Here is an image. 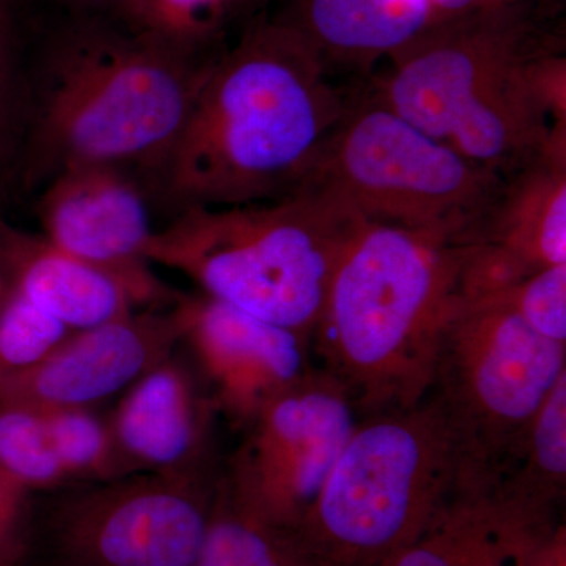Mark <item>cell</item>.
<instances>
[{"instance_id": "1", "label": "cell", "mask_w": 566, "mask_h": 566, "mask_svg": "<svg viewBox=\"0 0 566 566\" xmlns=\"http://www.w3.org/2000/svg\"><path fill=\"white\" fill-rule=\"evenodd\" d=\"M360 84H338L289 22H255L205 71L163 167L167 188L182 208L303 191Z\"/></svg>"}, {"instance_id": "2", "label": "cell", "mask_w": 566, "mask_h": 566, "mask_svg": "<svg viewBox=\"0 0 566 566\" xmlns=\"http://www.w3.org/2000/svg\"><path fill=\"white\" fill-rule=\"evenodd\" d=\"M566 61L528 0L430 29L365 81L428 136L501 178L566 147Z\"/></svg>"}, {"instance_id": "3", "label": "cell", "mask_w": 566, "mask_h": 566, "mask_svg": "<svg viewBox=\"0 0 566 566\" xmlns=\"http://www.w3.org/2000/svg\"><path fill=\"white\" fill-rule=\"evenodd\" d=\"M463 245L386 223L360 230L335 271L311 342L360 417L430 394L439 342L461 300Z\"/></svg>"}, {"instance_id": "4", "label": "cell", "mask_w": 566, "mask_h": 566, "mask_svg": "<svg viewBox=\"0 0 566 566\" xmlns=\"http://www.w3.org/2000/svg\"><path fill=\"white\" fill-rule=\"evenodd\" d=\"M212 57L92 18L62 29L40 95L41 163L51 177L76 164L163 169Z\"/></svg>"}, {"instance_id": "5", "label": "cell", "mask_w": 566, "mask_h": 566, "mask_svg": "<svg viewBox=\"0 0 566 566\" xmlns=\"http://www.w3.org/2000/svg\"><path fill=\"white\" fill-rule=\"evenodd\" d=\"M367 223L335 193L307 186L266 202L182 208L153 233L147 260L311 342L335 271Z\"/></svg>"}, {"instance_id": "6", "label": "cell", "mask_w": 566, "mask_h": 566, "mask_svg": "<svg viewBox=\"0 0 566 566\" xmlns=\"http://www.w3.org/2000/svg\"><path fill=\"white\" fill-rule=\"evenodd\" d=\"M455 485L452 441L430 397L360 417L294 534L316 566H381L430 527Z\"/></svg>"}, {"instance_id": "7", "label": "cell", "mask_w": 566, "mask_h": 566, "mask_svg": "<svg viewBox=\"0 0 566 566\" xmlns=\"http://www.w3.org/2000/svg\"><path fill=\"white\" fill-rule=\"evenodd\" d=\"M502 185L504 178L428 136L363 82L307 186L335 193L367 222L464 245L479 233Z\"/></svg>"}, {"instance_id": "8", "label": "cell", "mask_w": 566, "mask_h": 566, "mask_svg": "<svg viewBox=\"0 0 566 566\" xmlns=\"http://www.w3.org/2000/svg\"><path fill=\"white\" fill-rule=\"evenodd\" d=\"M565 375L566 344L536 334L501 301L460 304L428 394L452 441L455 490L488 486Z\"/></svg>"}, {"instance_id": "9", "label": "cell", "mask_w": 566, "mask_h": 566, "mask_svg": "<svg viewBox=\"0 0 566 566\" xmlns=\"http://www.w3.org/2000/svg\"><path fill=\"white\" fill-rule=\"evenodd\" d=\"M218 480L133 474L63 499L52 516L59 566H193Z\"/></svg>"}, {"instance_id": "10", "label": "cell", "mask_w": 566, "mask_h": 566, "mask_svg": "<svg viewBox=\"0 0 566 566\" xmlns=\"http://www.w3.org/2000/svg\"><path fill=\"white\" fill-rule=\"evenodd\" d=\"M359 420L344 387L315 368L244 424L223 486L252 515L296 531Z\"/></svg>"}, {"instance_id": "11", "label": "cell", "mask_w": 566, "mask_h": 566, "mask_svg": "<svg viewBox=\"0 0 566 566\" xmlns=\"http://www.w3.org/2000/svg\"><path fill=\"white\" fill-rule=\"evenodd\" d=\"M48 241L125 283L139 307L161 308L172 294L151 273L155 230L139 189L120 167L76 164L51 177L40 200Z\"/></svg>"}, {"instance_id": "12", "label": "cell", "mask_w": 566, "mask_h": 566, "mask_svg": "<svg viewBox=\"0 0 566 566\" xmlns=\"http://www.w3.org/2000/svg\"><path fill=\"white\" fill-rule=\"evenodd\" d=\"M178 303L172 311H136L71 334L33 370L0 386V400L41 409L93 408L125 392L185 338Z\"/></svg>"}, {"instance_id": "13", "label": "cell", "mask_w": 566, "mask_h": 566, "mask_svg": "<svg viewBox=\"0 0 566 566\" xmlns=\"http://www.w3.org/2000/svg\"><path fill=\"white\" fill-rule=\"evenodd\" d=\"M185 338L212 390V403L244 427L275 397L315 370L311 342L202 294L180 300Z\"/></svg>"}, {"instance_id": "14", "label": "cell", "mask_w": 566, "mask_h": 566, "mask_svg": "<svg viewBox=\"0 0 566 566\" xmlns=\"http://www.w3.org/2000/svg\"><path fill=\"white\" fill-rule=\"evenodd\" d=\"M212 406L172 354L123 392L112 433L134 474L208 475Z\"/></svg>"}, {"instance_id": "15", "label": "cell", "mask_w": 566, "mask_h": 566, "mask_svg": "<svg viewBox=\"0 0 566 566\" xmlns=\"http://www.w3.org/2000/svg\"><path fill=\"white\" fill-rule=\"evenodd\" d=\"M281 20L314 44L327 69L367 81L433 25L430 0H290Z\"/></svg>"}, {"instance_id": "16", "label": "cell", "mask_w": 566, "mask_h": 566, "mask_svg": "<svg viewBox=\"0 0 566 566\" xmlns=\"http://www.w3.org/2000/svg\"><path fill=\"white\" fill-rule=\"evenodd\" d=\"M7 285L73 333L102 326L139 308L115 275L52 245L44 237L10 233L0 244Z\"/></svg>"}, {"instance_id": "17", "label": "cell", "mask_w": 566, "mask_h": 566, "mask_svg": "<svg viewBox=\"0 0 566 566\" xmlns=\"http://www.w3.org/2000/svg\"><path fill=\"white\" fill-rule=\"evenodd\" d=\"M471 243L501 245L534 271L566 263V147L504 178Z\"/></svg>"}, {"instance_id": "18", "label": "cell", "mask_w": 566, "mask_h": 566, "mask_svg": "<svg viewBox=\"0 0 566 566\" xmlns=\"http://www.w3.org/2000/svg\"><path fill=\"white\" fill-rule=\"evenodd\" d=\"M524 512L491 491H453L412 545L381 566H474L523 523Z\"/></svg>"}, {"instance_id": "19", "label": "cell", "mask_w": 566, "mask_h": 566, "mask_svg": "<svg viewBox=\"0 0 566 566\" xmlns=\"http://www.w3.org/2000/svg\"><path fill=\"white\" fill-rule=\"evenodd\" d=\"M482 490L520 504L560 510L566 490V375Z\"/></svg>"}, {"instance_id": "20", "label": "cell", "mask_w": 566, "mask_h": 566, "mask_svg": "<svg viewBox=\"0 0 566 566\" xmlns=\"http://www.w3.org/2000/svg\"><path fill=\"white\" fill-rule=\"evenodd\" d=\"M193 566H316L294 531L260 520L219 479L210 526Z\"/></svg>"}, {"instance_id": "21", "label": "cell", "mask_w": 566, "mask_h": 566, "mask_svg": "<svg viewBox=\"0 0 566 566\" xmlns=\"http://www.w3.org/2000/svg\"><path fill=\"white\" fill-rule=\"evenodd\" d=\"M263 0H140L126 18L133 31L177 50L203 54L218 43L223 29Z\"/></svg>"}, {"instance_id": "22", "label": "cell", "mask_w": 566, "mask_h": 566, "mask_svg": "<svg viewBox=\"0 0 566 566\" xmlns=\"http://www.w3.org/2000/svg\"><path fill=\"white\" fill-rule=\"evenodd\" d=\"M41 412L52 449L71 482L93 485L134 474L118 449L109 419L104 420L93 408H50Z\"/></svg>"}, {"instance_id": "23", "label": "cell", "mask_w": 566, "mask_h": 566, "mask_svg": "<svg viewBox=\"0 0 566 566\" xmlns=\"http://www.w3.org/2000/svg\"><path fill=\"white\" fill-rule=\"evenodd\" d=\"M0 469L28 491L55 490L71 482L36 406L0 400Z\"/></svg>"}, {"instance_id": "24", "label": "cell", "mask_w": 566, "mask_h": 566, "mask_svg": "<svg viewBox=\"0 0 566 566\" xmlns=\"http://www.w3.org/2000/svg\"><path fill=\"white\" fill-rule=\"evenodd\" d=\"M73 334L7 285L0 301V386L28 374Z\"/></svg>"}, {"instance_id": "25", "label": "cell", "mask_w": 566, "mask_h": 566, "mask_svg": "<svg viewBox=\"0 0 566 566\" xmlns=\"http://www.w3.org/2000/svg\"><path fill=\"white\" fill-rule=\"evenodd\" d=\"M497 301L536 334L566 344V263L536 271Z\"/></svg>"}, {"instance_id": "26", "label": "cell", "mask_w": 566, "mask_h": 566, "mask_svg": "<svg viewBox=\"0 0 566 566\" xmlns=\"http://www.w3.org/2000/svg\"><path fill=\"white\" fill-rule=\"evenodd\" d=\"M29 491L0 469V528H20Z\"/></svg>"}, {"instance_id": "27", "label": "cell", "mask_w": 566, "mask_h": 566, "mask_svg": "<svg viewBox=\"0 0 566 566\" xmlns=\"http://www.w3.org/2000/svg\"><path fill=\"white\" fill-rule=\"evenodd\" d=\"M499 6L495 0H430L431 14H433V25L447 24V22L463 20L465 17Z\"/></svg>"}, {"instance_id": "28", "label": "cell", "mask_w": 566, "mask_h": 566, "mask_svg": "<svg viewBox=\"0 0 566 566\" xmlns=\"http://www.w3.org/2000/svg\"><path fill=\"white\" fill-rule=\"evenodd\" d=\"M69 6L87 13L112 14L125 21L140 0H65Z\"/></svg>"}, {"instance_id": "29", "label": "cell", "mask_w": 566, "mask_h": 566, "mask_svg": "<svg viewBox=\"0 0 566 566\" xmlns=\"http://www.w3.org/2000/svg\"><path fill=\"white\" fill-rule=\"evenodd\" d=\"M21 553L20 528H0V566H17Z\"/></svg>"}, {"instance_id": "30", "label": "cell", "mask_w": 566, "mask_h": 566, "mask_svg": "<svg viewBox=\"0 0 566 566\" xmlns=\"http://www.w3.org/2000/svg\"><path fill=\"white\" fill-rule=\"evenodd\" d=\"M3 3L0 0V112H2L3 103V80H6V73H3Z\"/></svg>"}, {"instance_id": "31", "label": "cell", "mask_w": 566, "mask_h": 566, "mask_svg": "<svg viewBox=\"0 0 566 566\" xmlns=\"http://www.w3.org/2000/svg\"><path fill=\"white\" fill-rule=\"evenodd\" d=\"M7 289V277L6 273H3L2 264H0V301H2L3 293H6Z\"/></svg>"}, {"instance_id": "32", "label": "cell", "mask_w": 566, "mask_h": 566, "mask_svg": "<svg viewBox=\"0 0 566 566\" xmlns=\"http://www.w3.org/2000/svg\"><path fill=\"white\" fill-rule=\"evenodd\" d=\"M551 566H566V553L562 554V556L558 557Z\"/></svg>"}, {"instance_id": "33", "label": "cell", "mask_w": 566, "mask_h": 566, "mask_svg": "<svg viewBox=\"0 0 566 566\" xmlns=\"http://www.w3.org/2000/svg\"><path fill=\"white\" fill-rule=\"evenodd\" d=\"M505 2H512V0H495V3H505Z\"/></svg>"}]
</instances>
